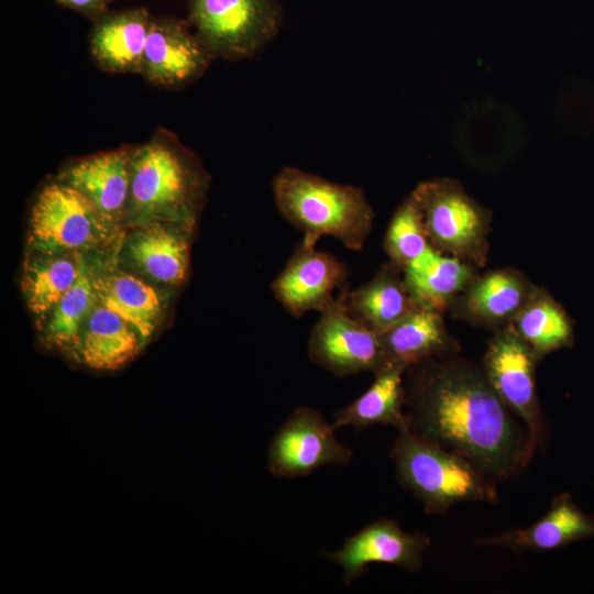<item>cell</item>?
<instances>
[{
	"instance_id": "obj_1",
	"label": "cell",
	"mask_w": 594,
	"mask_h": 594,
	"mask_svg": "<svg viewBox=\"0 0 594 594\" xmlns=\"http://www.w3.org/2000/svg\"><path fill=\"white\" fill-rule=\"evenodd\" d=\"M405 391L408 429L461 454L490 477L517 474L536 450L483 369L454 353L408 367Z\"/></svg>"
},
{
	"instance_id": "obj_2",
	"label": "cell",
	"mask_w": 594,
	"mask_h": 594,
	"mask_svg": "<svg viewBox=\"0 0 594 594\" xmlns=\"http://www.w3.org/2000/svg\"><path fill=\"white\" fill-rule=\"evenodd\" d=\"M272 193L277 211L304 233L307 245L331 237L348 250L361 251L371 234L374 211L358 186L285 166L274 176Z\"/></svg>"
},
{
	"instance_id": "obj_3",
	"label": "cell",
	"mask_w": 594,
	"mask_h": 594,
	"mask_svg": "<svg viewBox=\"0 0 594 594\" xmlns=\"http://www.w3.org/2000/svg\"><path fill=\"white\" fill-rule=\"evenodd\" d=\"M391 459L399 483L429 514H442L461 502L497 499L490 476L471 461L408 428L398 431Z\"/></svg>"
},
{
	"instance_id": "obj_4",
	"label": "cell",
	"mask_w": 594,
	"mask_h": 594,
	"mask_svg": "<svg viewBox=\"0 0 594 594\" xmlns=\"http://www.w3.org/2000/svg\"><path fill=\"white\" fill-rule=\"evenodd\" d=\"M204 180L172 136H154L134 150L129 200L141 217L191 215Z\"/></svg>"
},
{
	"instance_id": "obj_5",
	"label": "cell",
	"mask_w": 594,
	"mask_h": 594,
	"mask_svg": "<svg viewBox=\"0 0 594 594\" xmlns=\"http://www.w3.org/2000/svg\"><path fill=\"white\" fill-rule=\"evenodd\" d=\"M411 193L432 246L465 262H483L490 222L483 206L449 178L420 183Z\"/></svg>"
},
{
	"instance_id": "obj_6",
	"label": "cell",
	"mask_w": 594,
	"mask_h": 594,
	"mask_svg": "<svg viewBox=\"0 0 594 594\" xmlns=\"http://www.w3.org/2000/svg\"><path fill=\"white\" fill-rule=\"evenodd\" d=\"M191 19L213 57L242 59L277 34L280 12L275 0H191Z\"/></svg>"
},
{
	"instance_id": "obj_7",
	"label": "cell",
	"mask_w": 594,
	"mask_h": 594,
	"mask_svg": "<svg viewBox=\"0 0 594 594\" xmlns=\"http://www.w3.org/2000/svg\"><path fill=\"white\" fill-rule=\"evenodd\" d=\"M344 290L320 311L309 336L308 356L337 377L376 373L383 366L380 333L349 312Z\"/></svg>"
},
{
	"instance_id": "obj_8",
	"label": "cell",
	"mask_w": 594,
	"mask_h": 594,
	"mask_svg": "<svg viewBox=\"0 0 594 594\" xmlns=\"http://www.w3.org/2000/svg\"><path fill=\"white\" fill-rule=\"evenodd\" d=\"M334 432L332 424L317 409L295 408L268 444V472L275 477L294 479L326 465L349 464L353 451L340 443Z\"/></svg>"
},
{
	"instance_id": "obj_9",
	"label": "cell",
	"mask_w": 594,
	"mask_h": 594,
	"mask_svg": "<svg viewBox=\"0 0 594 594\" xmlns=\"http://www.w3.org/2000/svg\"><path fill=\"white\" fill-rule=\"evenodd\" d=\"M538 360L535 351L510 326L490 341L482 367L504 404L525 422L536 447L543 441L544 435L535 378Z\"/></svg>"
},
{
	"instance_id": "obj_10",
	"label": "cell",
	"mask_w": 594,
	"mask_h": 594,
	"mask_svg": "<svg viewBox=\"0 0 594 594\" xmlns=\"http://www.w3.org/2000/svg\"><path fill=\"white\" fill-rule=\"evenodd\" d=\"M110 219L88 197L59 182L46 186L38 195L31 215L36 244L46 251L84 246L105 231Z\"/></svg>"
},
{
	"instance_id": "obj_11",
	"label": "cell",
	"mask_w": 594,
	"mask_h": 594,
	"mask_svg": "<svg viewBox=\"0 0 594 594\" xmlns=\"http://www.w3.org/2000/svg\"><path fill=\"white\" fill-rule=\"evenodd\" d=\"M349 270L334 255L299 242L271 285L275 299L293 317L321 311L346 288Z\"/></svg>"
},
{
	"instance_id": "obj_12",
	"label": "cell",
	"mask_w": 594,
	"mask_h": 594,
	"mask_svg": "<svg viewBox=\"0 0 594 594\" xmlns=\"http://www.w3.org/2000/svg\"><path fill=\"white\" fill-rule=\"evenodd\" d=\"M430 538L419 531L406 532L392 519L382 518L348 537L342 547L326 557L340 565L345 585H351L371 563L397 565L408 572L422 566Z\"/></svg>"
},
{
	"instance_id": "obj_13",
	"label": "cell",
	"mask_w": 594,
	"mask_h": 594,
	"mask_svg": "<svg viewBox=\"0 0 594 594\" xmlns=\"http://www.w3.org/2000/svg\"><path fill=\"white\" fill-rule=\"evenodd\" d=\"M212 58L198 35L176 23H151L141 74L160 86H180L200 76Z\"/></svg>"
},
{
	"instance_id": "obj_14",
	"label": "cell",
	"mask_w": 594,
	"mask_h": 594,
	"mask_svg": "<svg viewBox=\"0 0 594 594\" xmlns=\"http://www.w3.org/2000/svg\"><path fill=\"white\" fill-rule=\"evenodd\" d=\"M594 538V517L584 513L568 493L554 497L547 514L525 528L481 537V546L521 551H547L569 543Z\"/></svg>"
},
{
	"instance_id": "obj_15",
	"label": "cell",
	"mask_w": 594,
	"mask_h": 594,
	"mask_svg": "<svg viewBox=\"0 0 594 594\" xmlns=\"http://www.w3.org/2000/svg\"><path fill=\"white\" fill-rule=\"evenodd\" d=\"M383 367L406 371L426 360L454 353L457 346L442 319V312L417 307L380 333Z\"/></svg>"
},
{
	"instance_id": "obj_16",
	"label": "cell",
	"mask_w": 594,
	"mask_h": 594,
	"mask_svg": "<svg viewBox=\"0 0 594 594\" xmlns=\"http://www.w3.org/2000/svg\"><path fill=\"white\" fill-rule=\"evenodd\" d=\"M403 277L417 307L440 312L474 279L468 262L432 245L403 268Z\"/></svg>"
},
{
	"instance_id": "obj_17",
	"label": "cell",
	"mask_w": 594,
	"mask_h": 594,
	"mask_svg": "<svg viewBox=\"0 0 594 594\" xmlns=\"http://www.w3.org/2000/svg\"><path fill=\"white\" fill-rule=\"evenodd\" d=\"M133 152L123 148L86 157L68 167L61 182L78 189L112 218L130 197Z\"/></svg>"
},
{
	"instance_id": "obj_18",
	"label": "cell",
	"mask_w": 594,
	"mask_h": 594,
	"mask_svg": "<svg viewBox=\"0 0 594 594\" xmlns=\"http://www.w3.org/2000/svg\"><path fill=\"white\" fill-rule=\"evenodd\" d=\"M349 312L362 323L382 333L417 308L403 277V268L389 262L365 284L345 288Z\"/></svg>"
},
{
	"instance_id": "obj_19",
	"label": "cell",
	"mask_w": 594,
	"mask_h": 594,
	"mask_svg": "<svg viewBox=\"0 0 594 594\" xmlns=\"http://www.w3.org/2000/svg\"><path fill=\"white\" fill-rule=\"evenodd\" d=\"M370 387L333 415L334 429L351 426L355 430L373 425L392 426L397 431L408 428L405 414V371L385 366L374 373Z\"/></svg>"
},
{
	"instance_id": "obj_20",
	"label": "cell",
	"mask_w": 594,
	"mask_h": 594,
	"mask_svg": "<svg viewBox=\"0 0 594 594\" xmlns=\"http://www.w3.org/2000/svg\"><path fill=\"white\" fill-rule=\"evenodd\" d=\"M151 23L142 13H125L102 21L91 36V53L99 66L113 73H141Z\"/></svg>"
},
{
	"instance_id": "obj_21",
	"label": "cell",
	"mask_w": 594,
	"mask_h": 594,
	"mask_svg": "<svg viewBox=\"0 0 594 594\" xmlns=\"http://www.w3.org/2000/svg\"><path fill=\"white\" fill-rule=\"evenodd\" d=\"M138 333L130 322L101 305L89 317L78 355L89 367L117 369L138 353Z\"/></svg>"
},
{
	"instance_id": "obj_22",
	"label": "cell",
	"mask_w": 594,
	"mask_h": 594,
	"mask_svg": "<svg viewBox=\"0 0 594 594\" xmlns=\"http://www.w3.org/2000/svg\"><path fill=\"white\" fill-rule=\"evenodd\" d=\"M531 298L527 284L509 271H495L473 280L463 307L470 317L486 323L514 318Z\"/></svg>"
},
{
	"instance_id": "obj_23",
	"label": "cell",
	"mask_w": 594,
	"mask_h": 594,
	"mask_svg": "<svg viewBox=\"0 0 594 594\" xmlns=\"http://www.w3.org/2000/svg\"><path fill=\"white\" fill-rule=\"evenodd\" d=\"M513 320L512 327L539 359L573 343L572 320L550 297L531 296Z\"/></svg>"
},
{
	"instance_id": "obj_24",
	"label": "cell",
	"mask_w": 594,
	"mask_h": 594,
	"mask_svg": "<svg viewBox=\"0 0 594 594\" xmlns=\"http://www.w3.org/2000/svg\"><path fill=\"white\" fill-rule=\"evenodd\" d=\"M94 290L101 305L130 322L141 338L151 336L161 308L152 287L130 275H113L98 280Z\"/></svg>"
},
{
	"instance_id": "obj_25",
	"label": "cell",
	"mask_w": 594,
	"mask_h": 594,
	"mask_svg": "<svg viewBox=\"0 0 594 594\" xmlns=\"http://www.w3.org/2000/svg\"><path fill=\"white\" fill-rule=\"evenodd\" d=\"M132 254L144 271L160 280L177 283L185 277L187 244L163 227L153 226L142 232L132 245Z\"/></svg>"
},
{
	"instance_id": "obj_26",
	"label": "cell",
	"mask_w": 594,
	"mask_h": 594,
	"mask_svg": "<svg viewBox=\"0 0 594 594\" xmlns=\"http://www.w3.org/2000/svg\"><path fill=\"white\" fill-rule=\"evenodd\" d=\"M430 245L420 206L410 193L389 221L384 239L385 252L392 263L404 268Z\"/></svg>"
},
{
	"instance_id": "obj_27",
	"label": "cell",
	"mask_w": 594,
	"mask_h": 594,
	"mask_svg": "<svg viewBox=\"0 0 594 594\" xmlns=\"http://www.w3.org/2000/svg\"><path fill=\"white\" fill-rule=\"evenodd\" d=\"M76 267L66 258H56L33 268L26 280V296L30 308L42 314L56 305L75 284L79 275Z\"/></svg>"
},
{
	"instance_id": "obj_28",
	"label": "cell",
	"mask_w": 594,
	"mask_h": 594,
	"mask_svg": "<svg viewBox=\"0 0 594 594\" xmlns=\"http://www.w3.org/2000/svg\"><path fill=\"white\" fill-rule=\"evenodd\" d=\"M92 290L89 278L80 265L77 280L56 304L51 321L50 331L57 343H67L78 333L79 324L89 310Z\"/></svg>"
},
{
	"instance_id": "obj_29",
	"label": "cell",
	"mask_w": 594,
	"mask_h": 594,
	"mask_svg": "<svg viewBox=\"0 0 594 594\" xmlns=\"http://www.w3.org/2000/svg\"><path fill=\"white\" fill-rule=\"evenodd\" d=\"M66 4L75 8L88 9L96 7L100 0H62Z\"/></svg>"
}]
</instances>
